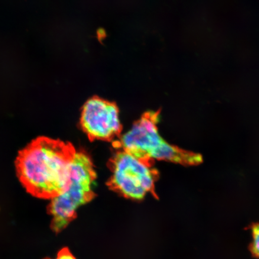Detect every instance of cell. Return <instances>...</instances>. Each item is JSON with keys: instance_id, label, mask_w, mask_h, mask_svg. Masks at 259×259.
I'll use <instances>...</instances> for the list:
<instances>
[{"instance_id": "52a82bcc", "label": "cell", "mask_w": 259, "mask_h": 259, "mask_svg": "<svg viewBox=\"0 0 259 259\" xmlns=\"http://www.w3.org/2000/svg\"><path fill=\"white\" fill-rule=\"evenodd\" d=\"M252 241L250 245V251L254 256L259 258V224L252 226Z\"/></svg>"}, {"instance_id": "ba28073f", "label": "cell", "mask_w": 259, "mask_h": 259, "mask_svg": "<svg viewBox=\"0 0 259 259\" xmlns=\"http://www.w3.org/2000/svg\"><path fill=\"white\" fill-rule=\"evenodd\" d=\"M46 259H77L74 256L73 254L67 248L61 249L58 252L57 257L54 258H46Z\"/></svg>"}, {"instance_id": "7a4b0ae2", "label": "cell", "mask_w": 259, "mask_h": 259, "mask_svg": "<svg viewBox=\"0 0 259 259\" xmlns=\"http://www.w3.org/2000/svg\"><path fill=\"white\" fill-rule=\"evenodd\" d=\"M96 172L92 159L83 151H76L71 168L69 184L63 193L51 199L48 212L52 217L51 228L59 233L76 218L77 210L92 200Z\"/></svg>"}, {"instance_id": "3957f363", "label": "cell", "mask_w": 259, "mask_h": 259, "mask_svg": "<svg viewBox=\"0 0 259 259\" xmlns=\"http://www.w3.org/2000/svg\"><path fill=\"white\" fill-rule=\"evenodd\" d=\"M111 176L108 182L111 190L121 196L134 200H143L148 193L157 197L155 183L158 171L153 162L143 161L121 150L110 160Z\"/></svg>"}, {"instance_id": "8992f818", "label": "cell", "mask_w": 259, "mask_h": 259, "mask_svg": "<svg viewBox=\"0 0 259 259\" xmlns=\"http://www.w3.org/2000/svg\"><path fill=\"white\" fill-rule=\"evenodd\" d=\"M153 159L172 162L187 166H197L203 161L201 155L182 150L165 141L155 152Z\"/></svg>"}, {"instance_id": "5b68a950", "label": "cell", "mask_w": 259, "mask_h": 259, "mask_svg": "<svg viewBox=\"0 0 259 259\" xmlns=\"http://www.w3.org/2000/svg\"><path fill=\"white\" fill-rule=\"evenodd\" d=\"M160 112H145L129 131L116 142L115 147L143 161L153 162V155L164 140L158 133L157 124Z\"/></svg>"}, {"instance_id": "277c9868", "label": "cell", "mask_w": 259, "mask_h": 259, "mask_svg": "<svg viewBox=\"0 0 259 259\" xmlns=\"http://www.w3.org/2000/svg\"><path fill=\"white\" fill-rule=\"evenodd\" d=\"M80 125L91 141H111L119 137L122 125L115 103L94 97L84 104Z\"/></svg>"}, {"instance_id": "6da1fadb", "label": "cell", "mask_w": 259, "mask_h": 259, "mask_svg": "<svg viewBox=\"0 0 259 259\" xmlns=\"http://www.w3.org/2000/svg\"><path fill=\"white\" fill-rule=\"evenodd\" d=\"M76 149L47 137L34 139L19 151L15 161L19 181L32 196L52 199L66 190Z\"/></svg>"}]
</instances>
